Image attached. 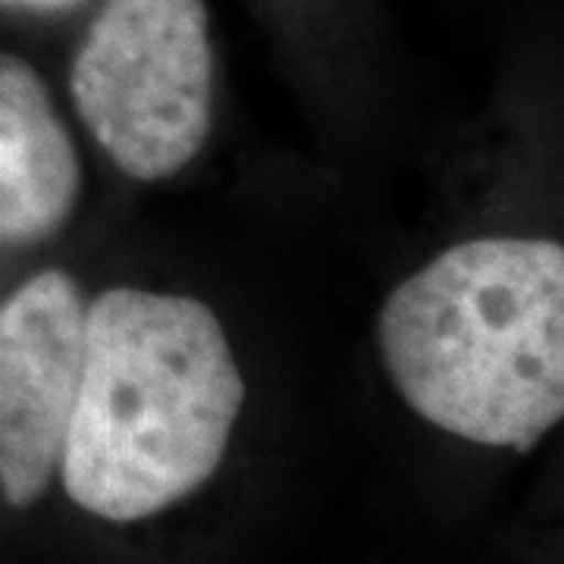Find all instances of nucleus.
I'll use <instances>...</instances> for the list:
<instances>
[{
	"instance_id": "nucleus-5",
	"label": "nucleus",
	"mask_w": 564,
	"mask_h": 564,
	"mask_svg": "<svg viewBox=\"0 0 564 564\" xmlns=\"http://www.w3.org/2000/svg\"><path fill=\"white\" fill-rule=\"evenodd\" d=\"M82 198V158L39 69L0 51V245L57 236Z\"/></svg>"
},
{
	"instance_id": "nucleus-1",
	"label": "nucleus",
	"mask_w": 564,
	"mask_h": 564,
	"mask_svg": "<svg viewBox=\"0 0 564 564\" xmlns=\"http://www.w3.org/2000/svg\"><path fill=\"white\" fill-rule=\"evenodd\" d=\"M248 386L217 311L195 295L110 285L85 307V355L61 474L66 499L139 524L217 477Z\"/></svg>"
},
{
	"instance_id": "nucleus-6",
	"label": "nucleus",
	"mask_w": 564,
	"mask_h": 564,
	"mask_svg": "<svg viewBox=\"0 0 564 564\" xmlns=\"http://www.w3.org/2000/svg\"><path fill=\"white\" fill-rule=\"evenodd\" d=\"M82 0H0V7H17V10H35V13H61Z\"/></svg>"
},
{
	"instance_id": "nucleus-2",
	"label": "nucleus",
	"mask_w": 564,
	"mask_h": 564,
	"mask_svg": "<svg viewBox=\"0 0 564 564\" xmlns=\"http://www.w3.org/2000/svg\"><path fill=\"white\" fill-rule=\"evenodd\" d=\"M392 389L421 421L527 455L564 414V248L477 236L404 276L377 314Z\"/></svg>"
},
{
	"instance_id": "nucleus-4",
	"label": "nucleus",
	"mask_w": 564,
	"mask_h": 564,
	"mask_svg": "<svg viewBox=\"0 0 564 564\" xmlns=\"http://www.w3.org/2000/svg\"><path fill=\"white\" fill-rule=\"evenodd\" d=\"M79 282L41 270L0 302V496L29 511L61 474L85 355Z\"/></svg>"
},
{
	"instance_id": "nucleus-3",
	"label": "nucleus",
	"mask_w": 564,
	"mask_h": 564,
	"mask_svg": "<svg viewBox=\"0 0 564 564\" xmlns=\"http://www.w3.org/2000/svg\"><path fill=\"white\" fill-rule=\"evenodd\" d=\"M66 88L88 139L126 180L166 182L214 129L217 54L204 0H104Z\"/></svg>"
}]
</instances>
